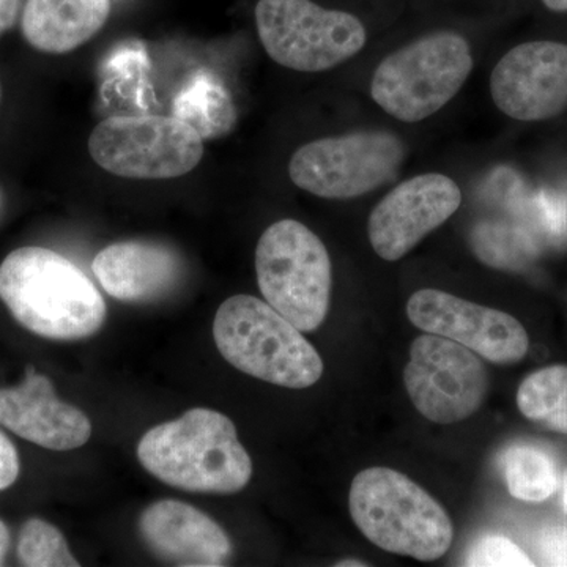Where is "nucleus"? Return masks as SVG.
Listing matches in <instances>:
<instances>
[{
    "label": "nucleus",
    "instance_id": "f257e3e1",
    "mask_svg": "<svg viewBox=\"0 0 567 567\" xmlns=\"http://www.w3.org/2000/svg\"><path fill=\"white\" fill-rule=\"evenodd\" d=\"M0 300L21 327L52 341H80L106 320V303L78 265L40 246L14 249L0 265Z\"/></svg>",
    "mask_w": 567,
    "mask_h": 567
},
{
    "label": "nucleus",
    "instance_id": "f03ea898",
    "mask_svg": "<svg viewBox=\"0 0 567 567\" xmlns=\"http://www.w3.org/2000/svg\"><path fill=\"white\" fill-rule=\"evenodd\" d=\"M137 458L167 486L193 494L234 495L252 477V462L230 417L188 410L142 436Z\"/></svg>",
    "mask_w": 567,
    "mask_h": 567
},
{
    "label": "nucleus",
    "instance_id": "7ed1b4c3",
    "mask_svg": "<svg viewBox=\"0 0 567 567\" xmlns=\"http://www.w3.org/2000/svg\"><path fill=\"white\" fill-rule=\"evenodd\" d=\"M350 516L374 546L391 554L435 561L445 557L454 539L445 507L404 473L385 466L354 476L349 495Z\"/></svg>",
    "mask_w": 567,
    "mask_h": 567
},
{
    "label": "nucleus",
    "instance_id": "20e7f679",
    "mask_svg": "<svg viewBox=\"0 0 567 567\" xmlns=\"http://www.w3.org/2000/svg\"><path fill=\"white\" fill-rule=\"evenodd\" d=\"M213 338L227 363L271 385L303 390L322 379V357L303 331L251 295L219 306Z\"/></svg>",
    "mask_w": 567,
    "mask_h": 567
},
{
    "label": "nucleus",
    "instance_id": "39448f33",
    "mask_svg": "<svg viewBox=\"0 0 567 567\" xmlns=\"http://www.w3.org/2000/svg\"><path fill=\"white\" fill-rule=\"evenodd\" d=\"M473 65L472 48L461 33H429L377 65L371 96L395 121H425L457 95Z\"/></svg>",
    "mask_w": 567,
    "mask_h": 567
},
{
    "label": "nucleus",
    "instance_id": "423d86ee",
    "mask_svg": "<svg viewBox=\"0 0 567 567\" xmlns=\"http://www.w3.org/2000/svg\"><path fill=\"white\" fill-rule=\"evenodd\" d=\"M256 274L265 301L298 330L309 333L324 322L333 286L330 254L305 224L281 219L265 230Z\"/></svg>",
    "mask_w": 567,
    "mask_h": 567
},
{
    "label": "nucleus",
    "instance_id": "0eeeda50",
    "mask_svg": "<svg viewBox=\"0 0 567 567\" xmlns=\"http://www.w3.org/2000/svg\"><path fill=\"white\" fill-rule=\"evenodd\" d=\"M256 24L264 50L286 69L319 73L363 50L368 32L352 13L312 0H259Z\"/></svg>",
    "mask_w": 567,
    "mask_h": 567
},
{
    "label": "nucleus",
    "instance_id": "6e6552de",
    "mask_svg": "<svg viewBox=\"0 0 567 567\" xmlns=\"http://www.w3.org/2000/svg\"><path fill=\"white\" fill-rule=\"evenodd\" d=\"M89 152L117 177L166 181L192 173L203 159L204 140L177 117L117 115L95 126Z\"/></svg>",
    "mask_w": 567,
    "mask_h": 567
},
{
    "label": "nucleus",
    "instance_id": "1a4fd4ad",
    "mask_svg": "<svg viewBox=\"0 0 567 567\" xmlns=\"http://www.w3.org/2000/svg\"><path fill=\"white\" fill-rule=\"evenodd\" d=\"M406 158L401 137L390 132H354L301 145L289 163L290 181L322 199L364 196L393 181Z\"/></svg>",
    "mask_w": 567,
    "mask_h": 567
},
{
    "label": "nucleus",
    "instance_id": "9d476101",
    "mask_svg": "<svg viewBox=\"0 0 567 567\" xmlns=\"http://www.w3.org/2000/svg\"><path fill=\"white\" fill-rule=\"evenodd\" d=\"M404 383L417 412L436 424L475 415L486 401L488 374L480 354L453 339L425 333L410 347Z\"/></svg>",
    "mask_w": 567,
    "mask_h": 567
},
{
    "label": "nucleus",
    "instance_id": "9b49d317",
    "mask_svg": "<svg viewBox=\"0 0 567 567\" xmlns=\"http://www.w3.org/2000/svg\"><path fill=\"white\" fill-rule=\"evenodd\" d=\"M406 316L424 333L453 339L492 363H517L528 352L527 331L513 316L443 290H417L406 303Z\"/></svg>",
    "mask_w": 567,
    "mask_h": 567
},
{
    "label": "nucleus",
    "instance_id": "f8f14e48",
    "mask_svg": "<svg viewBox=\"0 0 567 567\" xmlns=\"http://www.w3.org/2000/svg\"><path fill=\"white\" fill-rule=\"evenodd\" d=\"M462 204V192L443 174H421L399 183L375 205L368 221L377 256L398 262L439 229Z\"/></svg>",
    "mask_w": 567,
    "mask_h": 567
},
{
    "label": "nucleus",
    "instance_id": "ddd939ff",
    "mask_svg": "<svg viewBox=\"0 0 567 567\" xmlns=\"http://www.w3.org/2000/svg\"><path fill=\"white\" fill-rule=\"evenodd\" d=\"M491 95L514 121L558 117L567 110V44L528 41L507 51L492 70Z\"/></svg>",
    "mask_w": 567,
    "mask_h": 567
},
{
    "label": "nucleus",
    "instance_id": "4468645a",
    "mask_svg": "<svg viewBox=\"0 0 567 567\" xmlns=\"http://www.w3.org/2000/svg\"><path fill=\"white\" fill-rule=\"evenodd\" d=\"M0 424L33 445L52 451L76 450L92 435L87 415L62 402L51 380L33 365H29L21 385L0 388Z\"/></svg>",
    "mask_w": 567,
    "mask_h": 567
},
{
    "label": "nucleus",
    "instance_id": "2eb2a0df",
    "mask_svg": "<svg viewBox=\"0 0 567 567\" xmlns=\"http://www.w3.org/2000/svg\"><path fill=\"white\" fill-rule=\"evenodd\" d=\"M142 539L155 557L174 566H226L229 536L213 518L177 499L153 503L140 517Z\"/></svg>",
    "mask_w": 567,
    "mask_h": 567
},
{
    "label": "nucleus",
    "instance_id": "dca6fc26",
    "mask_svg": "<svg viewBox=\"0 0 567 567\" xmlns=\"http://www.w3.org/2000/svg\"><path fill=\"white\" fill-rule=\"evenodd\" d=\"M92 271L115 300L151 303L173 292L182 278L183 260L173 246L159 241H118L96 254Z\"/></svg>",
    "mask_w": 567,
    "mask_h": 567
},
{
    "label": "nucleus",
    "instance_id": "f3484780",
    "mask_svg": "<svg viewBox=\"0 0 567 567\" xmlns=\"http://www.w3.org/2000/svg\"><path fill=\"white\" fill-rule=\"evenodd\" d=\"M110 13V0H28L22 35L35 50L65 54L91 40Z\"/></svg>",
    "mask_w": 567,
    "mask_h": 567
},
{
    "label": "nucleus",
    "instance_id": "a211bd4d",
    "mask_svg": "<svg viewBox=\"0 0 567 567\" xmlns=\"http://www.w3.org/2000/svg\"><path fill=\"white\" fill-rule=\"evenodd\" d=\"M174 117L181 118L203 140H218L237 125L233 93L210 71H197L174 100Z\"/></svg>",
    "mask_w": 567,
    "mask_h": 567
},
{
    "label": "nucleus",
    "instance_id": "6ab92c4d",
    "mask_svg": "<svg viewBox=\"0 0 567 567\" xmlns=\"http://www.w3.org/2000/svg\"><path fill=\"white\" fill-rule=\"evenodd\" d=\"M522 415L567 434V365H550L528 375L517 391Z\"/></svg>",
    "mask_w": 567,
    "mask_h": 567
},
{
    "label": "nucleus",
    "instance_id": "aec40b11",
    "mask_svg": "<svg viewBox=\"0 0 567 567\" xmlns=\"http://www.w3.org/2000/svg\"><path fill=\"white\" fill-rule=\"evenodd\" d=\"M503 470L509 494L522 502H544L557 491V465L546 451L535 446L509 447Z\"/></svg>",
    "mask_w": 567,
    "mask_h": 567
},
{
    "label": "nucleus",
    "instance_id": "412c9836",
    "mask_svg": "<svg viewBox=\"0 0 567 567\" xmlns=\"http://www.w3.org/2000/svg\"><path fill=\"white\" fill-rule=\"evenodd\" d=\"M18 558L28 567L80 566L62 533L41 518H31L21 528Z\"/></svg>",
    "mask_w": 567,
    "mask_h": 567
},
{
    "label": "nucleus",
    "instance_id": "4be33fe9",
    "mask_svg": "<svg viewBox=\"0 0 567 567\" xmlns=\"http://www.w3.org/2000/svg\"><path fill=\"white\" fill-rule=\"evenodd\" d=\"M466 566H533L532 561L505 536H486L466 555Z\"/></svg>",
    "mask_w": 567,
    "mask_h": 567
},
{
    "label": "nucleus",
    "instance_id": "5701e85b",
    "mask_svg": "<svg viewBox=\"0 0 567 567\" xmlns=\"http://www.w3.org/2000/svg\"><path fill=\"white\" fill-rule=\"evenodd\" d=\"M539 550L547 565L567 566V525L548 528L540 536Z\"/></svg>",
    "mask_w": 567,
    "mask_h": 567
},
{
    "label": "nucleus",
    "instance_id": "b1692460",
    "mask_svg": "<svg viewBox=\"0 0 567 567\" xmlns=\"http://www.w3.org/2000/svg\"><path fill=\"white\" fill-rule=\"evenodd\" d=\"M20 476V456L9 436L0 431V491L17 483Z\"/></svg>",
    "mask_w": 567,
    "mask_h": 567
},
{
    "label": "nucleus",
    "instance_id": "393cba45",
    "mask_svg": "<svg viewBox=\"0 0 567 567\" xmlns=\"http://www.w3.org/2000/svg\"><path fill=\"white\" fill-rule=\"evenodd\" d=\"M20 9L21 0H0V35L13 28Z\"/></svg>",
    "mask_w": 567,
    "mask_h": 567
},
{
    "label": "nucleus",
    "instance_id": "a878e982",
    "mask_svg": "<svg viewBox=\"0 0 567 567\" xmlns=\"http://www.w3.org/2000/svg\"><path fill=\"white\" fill-rule=\"evenodd\" d=\"M10 547V532L7 525L0 520V566L6 561L7 551Z\"/></svg>",
    "mask_w": 567,
    "mask_h": 567
},
{
    "label": "nucleus",
    "instance_id": "bb28decb",
    "mask_svg": "<svg viewBox=\"0 0 567 567\" xmlns=\"http://www.w3.org/2000/svg\"><path fill=\"white\" fill-rule=\"evenodd\" d=\"M543 3L551 11H567V0H543Z\"/></svg>",
    "mask_w": 567,
    "mask_h": 567
},
{
    "label": "nucleus",
    "instance_id": "cd10ccee",
    "mask_svg": "<svg viewBox=\"0 0 567 567\" xmlns=\"http://www.w3.org/2000/svg\"><path fill=\"white\" fill-rule=\"evenodd\" d=\"M336 566H339V567H346V566H350V567H354V566H365L364 563H357V561H352V559H347V561H341V563H338V565Z\"/></svg>",
    "mask_w": 567,
    "mask_h": 567
},
{
    "label": "nucleus",
    "instance_id": "c85d7f7f",
    "mask_svg": "<svg viewBox=\"0 0 567 567\" xmlns=\"http://www.w3.org/2000/svg\"><path fill=\"white\" fill-rule=\"evenodd\" d=\"M3 210V193L2 189H0V215H2Z\"/></svg>",
    "mask_w": 567,
    "mask_h": 567
},
{
    "label": "nucleus",
    "instance_id": "c756f323",
    "mask_svg": "<svg viewBox=\"0 0 567 567\" xmlns=\"http://www.w3.org/2000/svg\"><path fill=\"white\" fill-rule=\"evenodd\" d=\"M565 506L567 511V480H566V486H565Z\"/></svg>",
    "mask_w": 567,
    "mask_h": 567
},
{
    "label": "nucleus",
    "instance_id": "7c9ffc66",
    "mask_svg": "<svg viewBox=\"0 0 567 567\" xmlns=\"http://www.w3.org/2000/svg\"><path fill=\"white\" fill-rule=\"evenodd\" d=\"M0 100H2V85H0Z\"/></svg>",
    "mask_w": 567,
    "mask_h": 567
}]
</instances>
